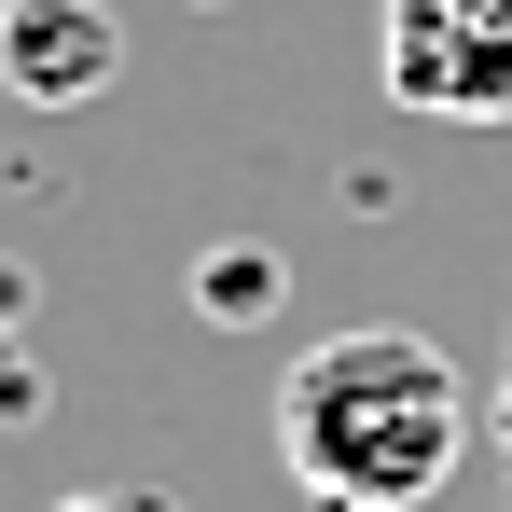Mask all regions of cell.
Instances as JSON below:
<instances>
[{"mask_svg":"<svg viewBox=\"0 0 512 512\" xmlns=\"http://www.w3.org/2000/svg\"><path fill=\"white\" fill-rule=\"evenodd\" d=\"M111 70H125L111 0H0V84L28 111H84V97H111Z\"/></svg>","mask_w":512,"mask_h":512,"instance_id":"3","label":"cell"},{"mask_svg":"<svg viewBox=\"0 0 512 512\" xmlns=\"http://www.w3.org/2000/svg\"><path fill=\"white\" fill-rule=\"evenodd\" d=\"M374 70L416 125H512V0H388Z\"/></svg>","mask_w":512,"mask_h":512,"instance_id":"2","label":"cell"},{"mask_svg":"<svg viewBox=\"0 0 512 512\" xmlns=\"http://www.w3.org/2000/svg\"><path fill=\"white\" fill-rule=\"evenodd\" d=\"M56 512H180L167 485H84V499H56Z\"/></svg>","mask_w":512,"mask_h":512,"instance_id":"5","label":"cell"},{"mask_svg":"<svg viewBox=\"0 0 512 512\" xmlns=\"http://www.w3.org/2000/svg\"><path fill=\"white\" fill-rule=\"evenodd\" d=\"M0 416H28V374H14V360H0Z\"/></svg>","mask_w":512,"mask_h":512,"instance_id":"6","label":"cell"},{"mask_svg":"<svg viewBox=\"0 0 512 512\" xmlns=\"http://www.w3.org/2000/svg\"><path fill=\"white\" fill-rule=\"evenodd\" d=\"M277 291H291L277 250H208V263H194V305H208V319H263Z\"/></svg>","mask_w":512,"mask_h":512,"instance_id":"4","label":"cell"},{"mask_svg":"<svg viewBox=\"0 0 512 512\" xmlns=\"http://www.w3.org/2000/svg\"><path fill=\"white\" fill-rule=\"evenodd\" d=\"M471 457V374L402 319L319 333L277 374V471L319 512H416Z\"/></svg>","mask_w":512,"mask_h":512,"instance_id":"1","label":"cell"},{"mask_svg":"<svg viewBox=\"0 0 512 512\" xmlns=\"http://www.w3.org/2000/svg\"><path fill=\"white\" fill-rule=\"evenodd\" d=\"M499 457H512V402H499Z\"/></svg>","mask_w":512,"mask_h":512,"instance_id":"7","label":"cell"}]
</instances>
